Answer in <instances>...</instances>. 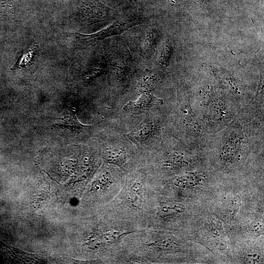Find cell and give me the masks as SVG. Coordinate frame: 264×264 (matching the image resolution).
Instances as JSON below:
<instances>
[{
  "mask_svg": "<svg viewBox=\"0 0 264 264\" xmlns=\"http://www.w3.org/2000/svg\"><path fill=\"white\" fill-rule=\"evenodd\" d=\"M150 188L147 175L142 170L126 175L123 187L110 203L96 213L130 223L140 230L147 227Z\"/></svg>",
  "mask_w": 264,
  "mask_h": 264,
  "instance_id": "1",
  "label": "cell"
},
{
  "mask_svg": "<svg viewBox=\"0 0 264 264\" xmlns=\"http://www.w3.org/2000/svg\"><path fill=\"white\" fill-rule=\"evenodd\" d=\"M105 163L95 177L89 189L96 211L116 197L124 185L127 175L123 173L124 171L116 168L117 167Z\"/></svg>",
  "mask_w": 264,
  "mask_h": 264,
  "instance_id": "2",
  "label": "cell"
},
{
  "mask_svg": "<svg viewBox=\"0 0 264 264\" xmlns=\"http://www.w3.org/2000/svg\"><path fill=\"white\" fill-rule=\"evenodd\" d=\"M141 22L140 19L136 17H129L117 21L104 29L91 34H83L79 33H72L75 37L77 44L82 46H87L96 44L106 38L117 35L128 29L139 24Z\"/></svg>",
  "mask_w": 264,
  "mask_h": 264,
  "instance_id": "3",
  "label": "cell"
},
{
  "mask_svg": "<svg viewBox=\"0 0 264 264\" xmlns=\"http://www.w3.org/2000/svg\"><path fill=\"white\" fill-rule=\"evenodd\" d=\"M102 158L105 163L115 166L123 171L131 170L133 164L130 154L121 147L106 148L103 152Z\"/></svg>",
  "mask_w": 264,
  "mask_h": 264,
  "instance_id": "4",
  "label": "cell"
},
{
  "mask_svg": "<svg viewBox=\"0 0 264 264\" xmlns=\"http://www.w3.org/2000/svg\"><path fill=\"white\" fill-rule=\"evenodd\" d=\"M163 101L150 93H141L135 101H129L123 107V110L134 114L138 115L149 110L153 106L162 104Z\"/></svg>",
  "mask_w": 264,
  "mask_h": 264,
  "instance_id": "5",
  "label": "cell"
},
{
  "mask_svg": "<svg viewBox=\"0 0 264 264\" xmlns=\"http://www.w3.org/2000/svg\"><path fill=\"white\" fill-rule=\"evenodd\" d=\"M54 126L63 128L74 131L83 130L89 126L85 125L79 121L76 112L73 110L65 111L58 118L54 123Z\"/></svg>",
  "mask_w": 264,
  "mask_h": 264,
  "instance_id": "6",
  "label": "cell"
},
{
  "mask_svg": "<svg viewBox=\"0 0 264 264\" xmlns=\"http://www.w3.org/2000/svg\"><path fill=\"white\" fill-rule=\"evenodd\" d=\"M157 82L156 74L151 70L146 69L138 79V90L141 93H150L154 88Z\"/></svg>",
  "mask_w": 264,
  "mask_h": 264,
  "instance_id": "7",
  "label": "cell"
},
{
  "mask_svg": "<svg viewBox=\"0 0 264 264\" xmlns=\"http://www.w3.org/2000/svg\"><path fill=\"white\" fill-rule=\"evenodd\" d=\"M152 131L153 127L151 124L144 122L128 134L127 137L135 142H143L148 138Z\"/></svg>",
  "mask_w": 264,
  "mask_h": 264,
  "instance_id": "8",
  "label": "cell"
},
{
  "mask_svg": "<svg viewBox=\"0 0 264 264\" xmlns=\"http://www.w3.org/2000/svg\"><path fill=\"white\" fill-rule=\"evenodd\" d=\"M36 48L37 45L33 44L27 50L23 52L11 68V70L22 69L28 66L33 59Z\"/></svg>",
  "mask_w": 264,
  "mask_h": 264,
  "instance_id": "9",
  "label": "cell"
},
{
  "mask_svg": "<svg viewBox=\"0 0 264 264\" xmlns=\"http://www.w3.org/2000/svg\"><path fill=\"white\" fill-rule=\"evenodd\" d=\"M156 34L152 29L147 30L142 41L143 49L148 51L152 49L156 43Z\"/></svg>",
  "mask_w": 264,
  "mask_h": 264,
  "instance_id": "10",
  "label": "cell"
},
{
  "mask_svg": "<svg viewBox=\"0 0 264 264\" xmlns=\"http://www.w3.org/2000/svg\"><path fill=\"white\" fill-rule=\"evenodd\" d=\"M251 228L255 234L260 235L263 232V224L262 222L257 220L252 222Z\"/></svg>",
  "mask_w": 264,
  "mask_h": 264,
  "instance_id": "11",
  "label": "cell"
},
{
  "mask_svg": "<svg viewBox=\"0 0 264 264\" xmlns=\"http://www.w3.org/2000/svg\"><path fill=\"white\" fill-rule=\"evenodd\" d=\"M133 0V1H135V2H136V1H137L136 0Z\"/></svg>",
  "mask_w": 264,
  "mask_h": 264,
  "instance_id": "12",
  "label": "cell"
}]
</instances>
